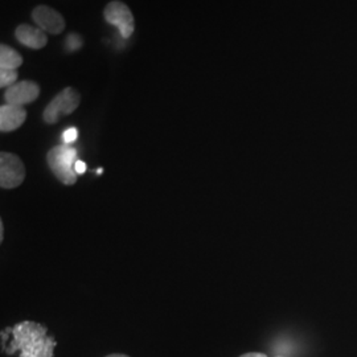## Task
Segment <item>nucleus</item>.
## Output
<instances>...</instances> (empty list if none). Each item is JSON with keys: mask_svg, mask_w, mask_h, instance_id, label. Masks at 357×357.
Segmentation results:
<instances>
[{"mask_svg": "<svg viewBox=\"0 0 357 357\" xmlns=\"http://www.w3.org/2000/svg\"><path fill=\"white\" fill-rule=\"evenodd\" d=\"M13 342L8 355L20 351V357H53L56 342L44 326L36 321H22L13 327Z\"/></svg>", "mask_w": 357, "mask_h": 357, "instance_id": "obj_1", "label": "nucleus"}, {"mask_svg": "<svg viewBox=\"0 0 357 357\" xmlns=\"http://www.w3.org/2000/svg\"><path fill=\"white\" fill-rule=\"evenodd\" d=\"M77 150L70 144H59L51 149L47 153V162L53 175L65 185L76 184Z\"/></svg>", "mask_w": 357, "mask_h": 357, "instance_id": "obj_2", "label": "nucleus"}, {"mask_svg": "<svg viewBox=\"0 0 357 357\" xmlns=\"http://www.w3.org/2000/svg\"><path fill=\"white\" fill-rule=\"evenodd\" d=\"M81 102V94L75 88H65L45 107L43 118L48 125H56L63 116L76 112Z\"/></svg>", "mask_w": 357, "mask_h": 357, "instance_id": "obj_3", "label": "nucleus"}, {"mask_svg": "<svg viewBox=\"0 0 357 357\" xmlns=\"http://www.w3.org/2000/svg\"><path fill=\"white\" fill-rule=\"evenodd\" d=\"M26 167L22 159L15 153H0V187L13 190L23 184L26 178Z\"/></svg>", "mask_w": 357, "mask_h": 357, "instance_id": "obj_4", "label": "nucleus"}, {"mask_svg": "<svg viewBox=\"0 0 357 357\" xmlns=\"http://www.w3.org/2000/svg\"><path fill=\"white\" fill-rule=\"evenodd\" d=\"M103 17L109 24H113L118 28L122 38H128L132 36L135 31L134 15L123 1H110L103 10Z\"/></svg>", "mask_w": 357, "mask_h": 357, "instance_id": "obj_5", "label": "nucleus"}, {"mask_svg": "<svg viewBox=\"0 0 357 357\" xmlns=\"http://www.w3.org/2000/svg\"><path fill=\"white\" fill-rule=\"evenodd\" d=\"M32 20L38 28L51 35H60L65 29L64 16L50 6H38L32 11Z\"/></svg>", "mask_w": 357, "mask_h": 357, "instance_id": "obj_6", "label": "nucleus"}, {"mask_svg": "<svg viewBox=\"0 0 357 357\" xmlns=\"http://www.w3.org/2000/svg\"><path fill=\"white\" fill-rule=\"evenodd\" d=\"M40 96V86L35 81H20L7 88L4 100L7 105L24 106L35 102Z\"/></svg>", "mask_w": 357, "mask_h": 357, "instance_id": "obj_7", "label": "nucleus"}, {"mask_svg": "<svg viewBox=\"0 0 357 357\" xmlns=\"http://www.w3.org/2000/svg\"><path fill=\"white\" fill-rule=\"evenodd\" d=\"M15 38L16 40L26 45L31 50H43L48 44L47 32H44L38 26H32L29 24H20L15 29Z\"/></svg>", "mask_w": 357, "mask_h": 357, "instance_id": "obj_8", "label": "nucleus"}, {"mask_svg": "<svg viewBox=\"0 0 357 357\" xmlns=\"http://www.w3.org/2000/svg\"><path fill=\"white\" fill-rule=\"evenodd\" d=\"M26 119V110L23 106L3 105L0 107V130L11 132L20 128Z\"/></svg>", "mask_w": 357, "mask_h": 357, "instance_id": "obj_9", "label": "nucleus"}, {"mask_svg": "<svg viewBox=\"0 0 357 357\" xmlns=\"http://www.w3.org/2000/svg\"><path fill=\"white\" fill-rule=\"evenodd\" d=\"M23 65V56L15 51L10 45H0V68L3 69H16Z\"/></svg>", "mask_w": 357, "mask_h": 357, "instance_id": "obj_10", "label": "nucleus"}, {"mask_svg": "<svg viewBox=\"0 0 357 357\" xmlns=\"http://www.w3.org/2000/svg\"><path fill=\"white\" fill-rule=\"evenodd\" d=\"M19 73L16 69H3L0 68V88H10L16 84Z\"/></svg>", "mask_w": 357, "mask_h": 357, "instance_id": "obj_11", "label": "nucleus"}, {"mask_svg": "<svg viewBox=\"0 0 357 357\" xmlns=\"http://www.w3.org/2000/svg\"><path fill=\"white\" fill-rule=\"evenodd\" d=\"M84 45V38L78 33H70L65 38V51L68 53H75L79 51Z\"/></svg>", "mask_w": 357, "mask_h": 357, "instance_id": "obj_12", "label": "nucleus"}, {"mask_svg": "<svg viewBox=\"0 0 357 357\" xmlns=\"http://www.w3.org/2000/svg\"><path fill=\"white\" fill-rule=\"evenodd\" d=\"M78 138V130L76 128H69L63 132V142L64 144H72Z\"/></svg>", "mask_w": 357, "mask_h": 357, "instance_id": "obj_13", "label": "nucleus"}, {"mask_svg": "<svg viewBox=\"0 0 357 357\" xmlns=\"http://www.w3.org/2000/svg\"><path fill=\"white\" fill-rule=\"evenodd\" d=\"M75 169H76L77 175H84L86 172V163L82 160H77Z\"/></svg>", "mask_w": 357, "mask_h": 357, "instance_id": "obj_14", "label": "nucleus"}, {"mask_svg": "<svg viewBox=\"0 0 357 357\" xmlns=\"http://www.w3.org/2000/svg\"><path fill=\"white\" fill-rule=\"evenodd\" d=\"M240 357H268L265 354H259V352H249V354H245L243 356ZM282 357V356H278Z\"/></svg>", "mask_w": 357, "mask_h": 357, "instance_id": "obj_15", "label": "nucleus"}, {"mask_svg": "<svg viewBox=\"0 0 357 357\" xmlns=\"http://www.w3.org/2000/svg\"><path fill=\"white\" fill-rule=\"evenodd\" d=\"M3 238H4V224L3 221H0V241L3 243Z\"/></svg>", "mask_w": 357, "mask_h": 357, "instance_id": "obj_16", "label": "nucleus"}, {"mask_svg": "<svg viewBox=\"0 0 357 357\" xmlns=\"http://www.w3.org/2000/svg\"><path fill=\"white\" fill-rule=\"evenodd\" d=\"M106 357H128L126 355H122V354H113V355H109V356Z\"/></svg>", "mask_w": 357, "mask_h": 357, "instance_id": "obj_17", "label": "nucleus"}]
</instances>
